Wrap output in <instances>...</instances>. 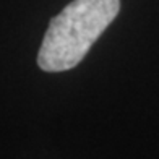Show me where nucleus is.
Returning <instances> with one entry per match:
<instances>
[{
    "mask_svg": "<svg viewBox=\"0 0 159 159\" xmlns=\"http://www.w3.org/2000/svg\"><path fill=\"white\" fill-rule=\"evenodd\" d=\"M120 11V0H73L49 21L38 65L49 73L75 68Z\"/></svg>",
    "mask_w": 159,
    "mask_h": 159,
    "instance_id": "nucleus-1",
    "label": "nucleus"
}]
</instances>
